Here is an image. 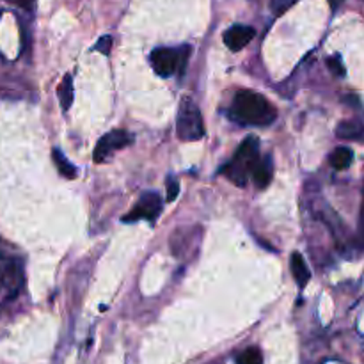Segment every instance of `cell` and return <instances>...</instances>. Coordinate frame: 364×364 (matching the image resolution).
Returning <instances> with one entry per match:
<instances>
[{
	"mask_svg": "<svg viewBox=\"0 0 364 364\" xmlns=\"http://www.w3.org/2000/svg\"><path fill=\"white\" fill-rule=\"evenodd\" d=\"M7 2L14 4V6L21 7V9H27V11H31L32 7H34L36 0H7Z\"/></svg>",
	"mask_w": 364,
	"mask_h": 364,
	"instance_id": "obj_18",
	"label": "cell"
},
{
	"mask_svg": "<svg viewBox=\"0 0 364 364\" xmlns=\"http://www.w3.org/2000/svg\"><path fill=\"white\" fill-rule=\"evenodd\" d=\"M180 194V185L173 176L167 178V201H174Z\"/></svg>",
	"mask_w": 364,
	"mask_h": 364,
	"instance_id": "obj_16",
	"label": "cell"
},
{
	"mask_svg": "<svg viewBox=\"0 0 364 364\" xmlns=\"http://www.w3.org/2000/svg\"><path fill=\"white\" fill-rule=\"evenodd\" d=\"M290 269H291V274H294V279L299 283V287L304 288L306 284H308V281L311 279V272H309L308 265H306L301 252H294V255H291Z\"/></svg>",
	"mask_w": 364,
	"mask_h": 364,
	"instance_id": "obj_10",
	"label": "cell"
},
{
	"mask_svg": "<svg viewBox=\"0 0 364 364\" xmlns=\"http://www.w3.org/2000/svg\"><path fill=\"white\" fill-rule=\"evenodd\" d=\"M329 162L331 166L338 171L348 169V167L352 166V162H354V153H352V149L347 148V146H340V148H336L331 153Z\"/></svg>",
	"mask_w": 364,
	"mask_h": 364,
	"instance_id": "obj_11",
	"label": "cell"
},
{
	"mask_svg": "<svg viewBox=\"0 0 364 364\" xmlns=\"http://www.w3.org/2000/svg\"><path fill=\"white\" fill-rule=\"evenodd\" d=\"M259 141L258 137H247L237 149L233 159L220 169V173L226 174L230 181H233L238 187H245L249 176H252L256 164L259 162Z\"/></svg>",
	"mask_w": 364,
	"mask_h": 364,
	"instance_id": "obj_2",
	"label": "cell"
},
{
	"mask_svg": "<svg viewBox=\"0 0 364 364\" xmlns=\"http://www.w3.org/2000/svg\"><path fill=\"white\" fill-rule=\"evenodd\" d=\"M188 52H191L188 46H183L180 50L160 46V48L153 50L151 55H149V60H151V66L156 75H160V77H171L178 68H181V64L185 66Z\"/></svg>",
	"mask_w": 364,
	"mask_h": 364,
	"instance_id": "obj_4",
	"label": "cell"
},
{
	"mask_svg": "<svg viewBox=\"0 0 364 364\" xmlns=\"http://www.w3.org/2000/svg\"><path fill=\"white\" fill-rule=\"evenodd\" d=\"M210 364H217V363H210Z\"/></svg>",
	"mask_w": 364,
	"mask_h": 364,
	"instance_id": "obj_21",
	"label": "cell"
},
{
	"mask_svg": "<svg viewBox=\"0 0 364 364\" xmlns=\"http://www.w3.org/2000/svg\"><path fill=\"white\" fill-rule=\"evenodd\" d=\"M52 156H53V162H55V167L59 169V173L63 174L64 178H68V180H75V178H77V167H75L73 164L63 155L60 149H53Z\"/></svg>",
	"mask_w": 364,
	"mask_h": 364,
	"instance_id": "obj_13",
	"label": "cell"
},
{
	"mask_svg": "<svg viewBox=\"0 0 364 364\" xmlns=\"http://www.w3.org/2000/svg\"><path fill=\"white\" fill-rule=\"evenodd\" d=\"M272 174H274L272 156H262L259 162L256 164L255 171H252V180H255L256 187L258 188L269 187V183L272 181Z\"/></svg>",
	"mask_w": 364,
	"mask_h": 364,
	"instance_id": "obj_8",
	"label": "cell"
},
{
	"mask_svg": "<svg viewBox=\"0 0 364 364\" xmlns=\"http://www.w3.org/2000/svg\"><path fill=\"white\" fill-rule=\"evenodd\" d=\"M160 212H162V199L156 192H146L141 196L137 205L132 208L128 215L123 217L124 223H135V220H149L155 223L159 219Z\"/></svg>",
	"mask_w": 364,
	"mask_h": 364,
	"instance_id": "obj_5",
	"label": "cell"
},
{
	"mask_svg": "<svg viewBox=\"0 0 364 364\" xmlns=\"http://www.w3.org/2000/svg\"><path fill=\"white\" fill-rule=\"evenodd\" d=\"M0 288H2V281H0Z\"/></svg>",
	"mask_w": 364,
	"mask_h": 364,
	"instance_id": "obj_20",
	"label": "cell"
},
{
	"mask_svg": "<svg viewBox=\"0 0 364 364\" xmlns=\"http://www.w3.org/2000/svg\"><path fill=\"white\" fill-rule=\"evenodd\" d=\"M336 135L343 141L364 142V124L359 121H341L336 128Z\"/></svg>",
	"mask_w": 364,
	"mask_h": 364,
	"instance_id": "obj_9",
	"label": "cell"
},
{
	"mask_svg": "<svg viewBox=\"0 0 364 364\" xmlns=\"http://www.w3.org/2000/svg\"><path fill=\"white\" fill-rule=\"evenodd\" d=\"M237 364H263L262 350L256 347L245 348L244 352L237 355Z\"/></svg>",
	"mask_w": 364,
	"mask_h": 364,
	"instance_id": "obj_14",
	"label": "cell"
},
{
	"mask_svg": "<svg viewBox=\"0 0 364 364\" xmlns=\"http://www.w3.org/2000/svg\"><path fill=\"white\" fill-rule=\"evenodd\" d=\"M176 134L180 141H199L205 135V123L199 107L191 98H183L178 109Z\"/></svg>",
	"mask_w": 364,
	"mask_h": 364,
	"instance_id": "obj_3",
	"label": "cell"
},
{
	"mask_svg": "<svg viewBox=\"0 0 364 364\" xmlns=\"http://www.w3.org/2000/svg\"><path fill=\"white\" fill-rule=\"evenodd\" d=\"M230 117L235 123L249 124V127H269L276 121L277 112L265 96L245 89L235 96Z\"/></svg>",
	"mask_w": 364,
	"mask_h": 364,
	"instance_id": "obj_1",
	"label": "cell"
},
{
	"mask_svg": "<svg viewBox=\"0 0 364 364\" xmlns=\"http://www.w3.org/2000/svg\"><path fill=\"white\" fill-rule=\"evenodd\" d=\"M359 231L364 240V196H363V206H361V215H359Z\"/></svg>",
	"mask_w": 364,
	"mask_h": 364,
	"instance_id": "obj_19",
	"label": "cell"
},
{
	"mask_svg": "<svg viewBox=\"0 0 364 364\" xmlns=\"http://www.w3.org/2000/svg\"><path fill=\"white\" fill-rule=\"evenodd\" d=\"M128 144H132V135L124 130H114L109 132L107 135H103L98 141L95 148V162L103 164L109 156H112L114 153L119 151V149L127 148Z\"/></svg>",
	"mask_w": 364,
	"mask_h": 364,
	"instance_id": "obj_6",
	"label": "cell"
},
{
	"mask_svg": "<svg viewBox=\"0 0 364 364\" xmlns=\"http://www.w3.org/2000/svg\"><path fill=\"white\" fill-rule=\"evenodd\" d=\"M327 66H329V70L333 71L336 77H343L345 75V68H343V63H341L340 55L329 57V59H327Z\"/></svg>",
	"mask_w": 364,
	"mask_h": 364,
	"instance_id": "obj_15",
	"label": "cell"
},
{
	"mask_svg": "<svg viewBox=\"0 0 364 364\" xmlns=\"http://www.w3.org/2000/svg\"><path fill=\"white\" fill-rule=\"evenodd\" d=\"M95 48L98 50V52H102L103 55H109L110 48H112V36H103V38L96 43Z\"/></svg>",
	"mask_w": 364,
	"mask_h": 364,
	"instance_id": "obj_17",
	"label": "cell"
},
{
	"mask_svg": "<svg viewBox=\"0 0 364 364\" xmlns=\"http://www.w3.org/2000/svg\"><path fill=\"white\" fill-rule=\"evenodd\" d=\"M57 96H59V102L63 110H68L73 103V78L71 75H64L63 82L57 87Z\"/></svg>",
	"mask_w": 364,
	"mask_h": 364,
	"instance_id": "obj_12",
	"label": "cell"
},
{
	"mask_svg": "<svg viewBox=\"0 0 364 364\" xmlns=\"http://www.w3.org/2000/svg\"><path fill=\"white\" fill-rule=\"evenodd\" d=\"M255 36L256 31L249 25H233V27L224 32V43H226L231 52H238V50L245 48Z\"/></svg>",
	"mask_w": 364,
	"mask_h": 364,
	"instance_id": "obj_7",
	"label": "cell"
}]
</instances>
